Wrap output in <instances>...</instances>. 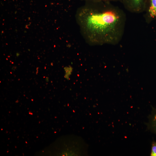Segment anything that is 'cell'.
<instances>
[{
	"instance_id": "ba28073f",
	"label": "cell",
	"mask_w": 156,
	"mask_h": 156,
	"mask_svg": "<svg viewBox=\"0 0 156 156\" xmlns=\"http://www.w3.org/2000/svg\"><path fill=\"white\" fill-rule=\"evenodd\" d=\"M16 68H17V67L16 66H13L12 67V69L13 71H14Z\"/></svg>"
},
{
	"instance_id": "30bf717a",
	"label": "cell",
	"mask_w": 156,
	"mask_h": 156,
	"mask_svg": "<svg viewBox=\"0 0 156 156\" xmlns=\"http://www.w3.org/2000/svg\"><path fill=\"white\" fill-rule=\"evenodd\" d=\"M20 55V53L18 52H17L16 54V55L17 57H18Z\"/></svg>"
},
{
	"instance_id": "8992f818",
	"label": "cell",
	"mask_w": 156,
	"mask_h": 156,
	"mask_svg": "<svg viewBox=\"0 0 156 156\" xmlns=\"http://www.w3.org/2000/svg\"><path fill=\"white\" fill-rule=\"evenodd\" d=\"M151 156H156V142H153L152 143Z\"/></svg>"
},
{
	"instance_id": "6da1fadb",
	"label": "cell",
	"mask_w": 156,
	"mask_h": 156,
	"mask_svg": "<svg viewBox=\"0 0 156 156\" xmlns=\"http://www.w3.org/2000/svg\"><path fill=\"white\" fill-rule=\"evenodd\" d=\"M111 2L87 1L77 9L76 22L82 36L89 44H114L122 36L125 15Z\"/></svg>"
},
{
	"instance_id": "8fae6325",
	"label": "cell",
	"mask_w": 156,
	"mask_h": 156,
	"mask_svg": "<svg viewBox=\"0 0 156 156\" xmlns=\"http://www.w3.org/2000/svg\"><path fill=\"white\" fill-rule=\"evenodd\" d=\"M38 67L36 69V75H37L38 74Z\"/></svg>"
},
{
	"instance_id": "5b68a950",
	"label": "cell",
	"mask_w": 156,
	"mask_h": 156,
	"mask_svg": "<svg viewBox=\"0 0 156 156\" xmlns=\"http://www.w3.org/2000/svg\"><path fill=\"white\" fill-rule=\"evenodd\" d=\"M64 69L66 73L64 77L65 78L68 79L69 77L71 74L73 69L70 66L69 67L66 66L64 68Z\"/></svg>"
},
{
	"instance_id": "277c9868",
	"label": "cell",
	"mask_w": 156,
	"mask_h": 156,
	"mask_svg": "<svg viewBox=\"0 0 156 156\" xmlns=\"http://www.w3.org/2000/svg\"><path fill=\"white\" fill-rule=\"evenodd\" d=\"M147 8L150 16L156 18V0H147Z\"/></svg>"
},
{
	"instance_id": "9c48e42d",
	"label": "cell",
	"mask_w": 156,
	"mask_h": 156,
	"mask_svg": "<svg viewBox=\"0 0 156 156\" xmlns=\"http://www.w3.org/2000/svg\"><path fill=\"white\" fill-rule=\"evenodd\" d=\"M46 81L47 82H48L49 81V78L48 77H47L45 79Z\"/></svg>"
},
{
	"instance_id": "52a82bcc",
	"label": "cell",
	"mask_w": 156,
	"mask_h": 156,
	"mask_svg": "<svg viewBox=\"0 0 156 156\" xmlns=\"http://www.w3.org/2000/svg\"><path fill=\"white\" fill-rule=\"evenodd\" d=\"M85 1H109L110 2H118L120 1L121 2V0H81Z\"/></svg>"
},
{
	"instance_id": "3957f363",
	"label": "cell",
	"mask_w": 156,
	"mask_h": 156,
	"mask_svg": "<svg viewBox=\"0 0 156 156\" xmlns=\"http://www.w3.org/2000/svg\"><path fill=\"white\" fill-rule=\"evenodd\" d=\"M148 119L147 124L148 129L156 134V108H152Z\"/></svg>"
},
{
	"instance_id": "7a4b0ae2",
	"label": "cell",
	"mask_w": 156,
	"mask_h": 156,
	"mask_svg": "<svg viewBox=\"0 0 156 156\" xmlns=\"http://www.w3.org/2000/svg\"><path fill=\"white\" fill-rule=\"evenodd\" d=\"M147 0H121L125 8L134 13L143 12L146 8Z\"/></svg>"
}]
</instances>
